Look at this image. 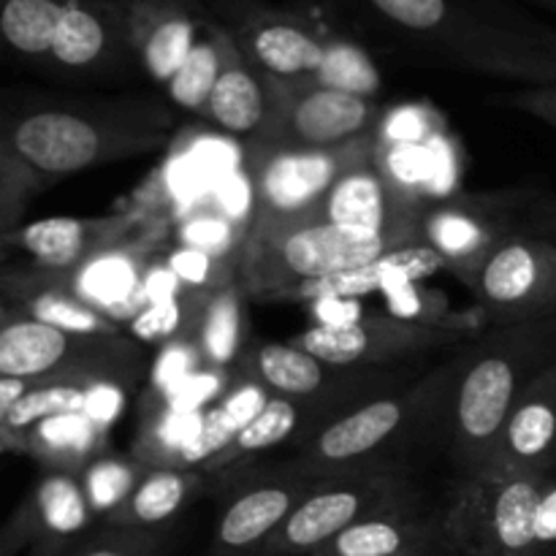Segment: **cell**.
<instances>
[{
  "mask_svg": "<svg viewBox=\"0 0 556 556\" xmlns=\"http://www.w3.org/2000/svg\"><path fill=\"white\" fill-rule=\"evenodd\" d=\"M378 155V134L340 147H291L253 141L244 144V168L253 182V226L307 217L337 179ZM250 226V228H253Z\"/></svg>",
  "mask_w": 556,
  "mask_h": 556,
  "instance_id": "obj_10",
  "label": "cell"
},
{
  "mask_svg": "<svg viewBox=\"0 0 556 556\" xmlns=\"http://www.w3.org/2000/svg\"><path fill=\"white\" fill-rule=\"evenodd\" d=\"M174 139V112L155 96L74 98L9 92L0 112V237L60 179Z\"/></svg>",
  "mask_w": 556,
  "mask_h": 556,
  "instance_id": "obj_1",
  "label": "cell"
},
{
  "mask_svg": "<svg viewBox=\"0 0 556 556\" xmlns=\"http://www.w3.org/2000/svg\"><path fill=\"white\" fill-rule=\"evenodd\" d=\"M155 255L152 239L139 231L125 242L101 250L76 269L63 271V275H54V271H43V275L65 291L85 299L87 304L101 309L125 329L136 315L144 313V275Z\"/></svg>",
  "mask_w": 556,
  "mask_h": 556,
  "instance_id": "obj_22",
  "label": "cell"
},
{
  "mask_svg": "<svg viewBox=\"0 0 556 556\" xmlns=\"http://www.w3.org/2000/svg\"><path fill=\"white\" fill-rule=\"evenodd\" d=\"M548 476L532 470H483L451 476L440 525L454 556H530L535 516Z\"/></svg>",
  "mask_w": 556,
  "mask_h": 556,
  "instance_id": "obj_7",
  "label": "cell"
},
{
  "mask_svg": "<svg viewBox=\"0 0 556 556\" xmlns=\"http://www.w3.org/2000/svg\"><path fill=\"white\" fill-rule=\"evenodd\" d=\"M438 445L451 476L492 467L500 438L532 383L556 364V313L525 324L486 329L459 348Z\"/></svg>",
  "mask_w": 556,
  "mask_h": 556,
  "instance_id": "obj_3",
  "label": "cell"
},
{
  "mask_svg": "<svg viewBox=\"0 0 556 556\" xmlns=\"http://www.w3.org/2000/svg\"><path fill=\"white\" fill-rule=\"evenodd\" d=\"M402 248L405 244L386 233L313 217L253 226L242 250L239 282L250 299L293 302L302 288L372 264Z\"/></svg>",
  "mask_w": 556,
  "mask_h": 556,
  "instance_id": "obj_5",
  "label": "cell"
},
{
  "mask_svg": "<svg viewBox=\"0 0 556 556\" xmlns=\"http://www.w3.org/2000/svg\"><path fill=\"white\" fill-rule=\"evenodd\" d=\"M416 367H340L329 364L291 342H255L237 372L258 380L271 396H345L369 402L391 394L421 378L427 369Z\"/></svg>",
  "mask_w": 556,
  "mask_h": 556,
  "instance_id": "obj_14",
  "label": "cell"
},
{
  "mask_svg": "<svg viewBox=\"0 0 556 556\" xmlns=\"http://www.w3.org/2000/svg\"><path fill=\"white\" fill-rule=\"evenodd\" d=\"M136 63L166 90L193 52L204 22V5L188 0H125Z\"/></svg>",
  "mask_w": 556,
  "mask_h": 556,
  "instance_id": "obj_24",
  "label": "cell"
},
{
  "mask_svg": "<svg viewBox=\"0 0 556 556\" xmlns=\"http://www.w3.org/2000/svg\"><path fill=\"white\" fill-rule=\"evenodd\" d=\"M172 546V530H112L98 525L74 541L30 548L27 556H168Z\"/></svg>",
  "mask_w": 556,
  "mask_h": 556,
  "instance_id": "obj_37",
  "label": "cell"
},
{
  "mask_svg": "<svg viewBox=\"0 0 556 556\" xmlns=\"http://www.w3.org/2000/svg\"><path fill=\"white\" fill-rule=\"evenodd\" d=\"M318 85L331 87V90L353 92V96L375 98L380 90V71L367 52L356 41L331 36L326 41V58L318 74L313 76Z\"/></svg>",
  "mask_w": 556,
  "mask_h": 556,
  "instance_id": "obj_41",
  "label": "cell"
},
{
  "mask_svg": "<svg viewBox=\"0 0 556 556\" xmlns=\"http://www.w3.org/2000/svg\"><path fill=\"white\" fill-rule=\"evenodd\" d=\"M514 239L556 244V195L546 190L456 193L424 210L421 244L432 248L462 282L492 250Z\"/></svg>",
  "mask_w": 556,
  "mask_h": 556,
  "instance_id": "obj_6",
  "label": "cell"
},
{
  "mask_svg": "<svg viewBox=\"0 0 556 556\" xmlns=\"http://www.w3.org/2000/svg\"><path fill=\"white\" fill-rule=\"evenodd\" d=\"M362 405L364 402L345 400V396H269L261 416L210 467H204V472L206 476H223V472L237 476L248 465V459L266 451L288 448L293 454L299 445L313 440L337 418Z\"/></svg>",
  "mask_w": 556,
  "mask_h": 556,
  "instance_id": "obj_21",
  "label": "cell"
},
{
  "mask_svg": "<svg viewBox=\"0 0 556 556\" xmlns=\"http://www.w3.org/2000/svg\"><path fill=\"white\" fill-rule=\"evenodd\" d=\"M320 472L291 456L288 462L250 476H231V492L226 494L212 527V556H250L280 530L288 516L324 483Z\"/></svg>",
  "mask_w": 556,
  "mask_h": 556,
  "instance_id": "obj_12",
  "label": "cell"
},
{
  "mask_svg": "<svg viewBox=\"0 0 556 556\" xmlns=\"http://www.w3.org/2000/svg\"><path fill=\"white\" fill-rule=\"evenodd\" d=\"M68 0H3L0 33L11 58L43 71Z\"/></svg>",
  "mask_w": 556,
  "mask_h": 556,
  "instance_id": "obj_35",
  "label": "cell"
},
{
  "mask_svg": "<svg viewBox=\"0 0 556 556\" xmlns=\"http://www.w3.org/2000/svg\"><path fill=\"white\" fill-rule=\"evenodd\" d=\"M250 556H258V554H250Z\"/></svg>",
  "mask_w": 556,
  "mask_h": 556,
  "instance_id": "obj_51",
  "label": "cell"
},
{
  "mask_svg": "<svg viewBox=\"0 0 556 556\" xmlns=\"http://www.w3.org/2000/svg\"><path fill=\"white\" fill-rule=\"evenodd\" d=\"M228 43H231V33L226 30V25L215 20H206L190 58L185 60L177 76L166 85V96L172 101V106L204 117L206 103H210L212 90H215V81L220 76L223 63H226Z\"/></svg>",
  "mask_w": 556,
  "mask_h": 556,
  "instance_id": "obj_36",
  "label": "cell"
},
{
  "mask_svg": "<svg viewBox=\"0 0 556 556\" xmlns=\"http://www.w3.org/2000/svg\"><path fill=\"white\" fill-rule=\"evenodd\" d=\"M188 3H195V5H204V0H188Z\"/></svg>",
  "mask_w": 556,
  "mask_h": 556,
  "instance_id": "obj_50",
  "label": "cell"
},
{
  "mask_svg": "<svg viewBox=\"0 0 556 556\" xmlns=\"http://www.w3.org/2000/svg\"><path fill=\"white\" fill-rule=\"evenodd\" d=\"M440 136V114L424 103L386 109L378 139L389 144H429Z\"/></svg>",
  "mask_w": 556,
  "mask_h": 556,
  "instance_id": "obj_44",
  "label": "cell"
},
{
  "mask_svg": "<svg viewBox=\"0 0 556 556\" xmlns=\"http://www.w3.org/2000/svg\"><path fill=\"white\" fill-rule=\"evenodd\" d=\"M204 413L139 402V432L130 445V456L144 467H182L190 445L199 438Z\"/></svg>",
  "mask_w": 556,
  "mask_h": 556,
  "instance_id": "obj_34",
  "label": "cell"
},
{
  "mask_svg": "<svg viewBox=\"0 0 556 556\" xmlns=\"http://www.w3.org/2000/svg\"><path fill=\"white\" fill-rule=\"evenodd\" d=\"M271 117V92L264 71L255 68L231 38L220 76L215 81L204 119H210L217 134L250 144L264 136Z\"/></svg>",
  "mask_w": 556,
  "mask_h": 556,
  "instance_id": "obj_27",
  "label": "cell"
},
{
  "mask_svg": "<svg viewBox=\"0 0 556 556\" xmlns=\"http://www.w3.org/2000/svg\"><path fill=\"white\" fill-rule=\"evenodd\" d=\"M223 14V25L239 52L264 74L275 79H313L324 65L329 33H320L304 14L269 9L255 0H237Z\"/></svg>",
  "mask_w": 556,
  "mask_h": 556,
  "instance_id": "obj_17",
  "label": "cell"
},
{
  "mask_svg": "<svg viewBox=\"0 0 556 556\" xmlns=\"http://www.w3.org/2000/svg\"><path fill=\"white\" fill-rule=\"evenodd\" d=\"M144 470L147 467L139 465L134 456H119L106 451L79 472L81 489L90 500V508L96 510L98 525L130 497Z\"/></svg>",
  "mask_w": 556,
  "mask_h": 556,
  "instance_id": "obj_40",
  "label": "cell"
},
{
  "mask_svg": "<svg viewBox=\"0 0 556 556\" xmlns=\"http://www.w3.org/2000/svg\"><path fill=\"white\" fill-rule=\"evenodd\" d=\"M98 527L76 472L43 470L36 486L20 500L0 532V556H16L25 548L58 546L87 535Z\"/></svg>",
  "mask_w": 556,
  "mask_h": 556,
  "instance_id": "obj_20",
  "label": "cell"
},
{
  "mask_svg": "<svg viewBox=\"0 0 556 556\" xmlns=\"http://www.w3.org/2000/svg\"><path fill=\"white\" fill-rule=\"evenodd\" d=\"M269 391L258 383L250 375L237 372L233 375L231 386H228L226 394L204 413V424H201V432L195 438V443L190 445L188 456H185L182 467H193V470H204L210 467L255 418L261 416V410L269 402Z\"/></svg>",
  "mask_w": 556,
  "mask_h": 556,
  "instance_id": "obj_32",
  "label": "cell"
},
{
  "mask_svg": "<svg viewBox=\"0 0 556 556\" xmlns=\"http://www.w3.org/2000/svg\"><path fill=\"white\" fill-rule=\"evenodd\" d=\"M3 307L16 309L33 320L87 337H119L123 326L87 304L76 293L49 280L41 269H5Z\"/></svg>",
  "mask_w": 556,
  "mask_h": 556,
  "instance_id": "obj_28",
  "label": "cell"
},
{
  "mask_svg": "<svg viewBox=\"0 0 556 556\" xmlns=\"http://www.w3.org/2000/svg\"><path fill=\"white\" fill-rule=\"evenodd\" d=\"M248 233L250 226L223 215L215 206H199L174 217V242L237 264H242Z\"/></svg>",
  "mask_w": 556,
  "mask_h": 556,
  "instance_id": "obj_39",
  "label": "cell"
},
{
  "mask_svg": "<svg viewBox=\"0 0 556 556\" xmlns=\"http://www.w3.org/2000/svg\"><path fill=\"white\" fill-rule=\"evenodd\" d=\"M489 470H532L556 476V364L521 396Z\"/></svg>",
  "mask_w": 556,
  "mask_h": 556,
  "instance_id": "obj_26",
  "label": "cell"
},
{
  "mask_svg": "<svg viewBox=\"0 0 556 556\" xmlns=\"http://www.w3.org/2000/svg\"><path fill=\"white\" fill-rule=\"evenodd\" d=\"M483 324H416L396 315H367L353 320H324L291 337V345L340 367H416L434 353H454L478 334Z\"/></svg>",
  "mask_w": 556,
  "mask_h": 556,
  "instance_id": "obj_11",
  "label": "cell"
},
{
  "mask_svg": "<svg viewBox=\"0 0 556 556\" xmlns=\"http://www.w3.org/2000/svg\"><path fill=\"white\" fill-rule=\"evenodd\" d=\"M144 367H150L144 345L128 334H74L3 307L0 378H101L134 386Z\"/></svg>",
  "mask_w": 556,
  "mask_h": 556,
  "instance_id": "obj_9",
  "label": "cell"
},
{
  "mask_svg": "<svg viewBox=\"0 0 556 556\" xmlns=\"http://www.w3.org/2000/svg\"><path fill=\"white\" fill-rule=\"evenodd\" d=\"M139 231V215L130 212L101 217H47L30 226H16L3 237V248L27 255L33 269L63 275Z\"/></svg>",
  "mask_w": 556,
  "mask_h": 556,
  "instance_id": "obj_23",
  "label": "cell"
},
{
  "mask_svg": "<svg viewBox=\"0 0 556 556\" xmlns=\"http://www.w3.org/2000/svg\"><path fill=\"white\" fill-rule=\"evenodd\" d=\"M130 386L101 378H0V443H11L43 418L85 413L112 427L128 402Z\"/></svg>",
  "mask_w": 556,
  "mask_h": 556,
  "instance_id": "obj_18",
  "label": "cell"
},
{
  "mask_svg": "<svg viewBox=\"0 0 556 556\" xmlns=\"http://www.w3.org/2000/svg\"><path fill=\"white\" fill-rule=\"evenodd\" d=\"M309 556H454L440 525L438 500L386 510L348 527Z\"/></svg>",
  "mask_w": 556,
  "mask_h": 556,
  "instance_id": "obj_25",
  "label": "cell"
},
{
  "mask_svg": "<svg viewBox=\"0 0 556 556\" xmlns=\"http://www.w3.org/2000/svg\"><path fill=\"white\" fill-rule=\"evenodd\" d=\"M271 117L258 141L291 147H340L380 130L386 109L375 98L331 90L315 79H275ZM253 144V141H250Z\"/></svg>",
  "mask_w": 556,
  "mask_h": 556,
  "instance_id": "obj_13",
  "label": "cell"
},
{
  "mask_svg": "<svg viewBox=\"0 0 556 556\" xmlns=\"http://www.w3.org/2000/svg\"><path fill=\"white\" fill-rule=\"evenodd\" d=\"M427 206L429 204L396 188L372 157L342 174L307 217L386 233L405 248H416L421 244V217Z\"/></svg>",
  "mask_w": 556,
  "mask_h": 556,
  "instance_id": "obj_19",
  "label": "cell"
},
{
  "mask_svg": "<svg viewBox=\"0 0 556 556\" xmlns=\"http://www.w3.org/2000/svg\"><path fill=\"white\" fill-rule=\"evenodd\" d=\"M204 367L206 364L195 337L166 342V345L155 348V356H152L150 369H147L144 394H163V391L174 389L179 380L190 378V375Z\"/></svg>",
  "mask_w": 556,
  "mask_h": 556,
  "instance_id": "obj_43",
  "label": "cell"
},
{
  "mask_svg": "<svg viewBox=\"0 0 556 556\" xmlns=\"http://www.w3.org/2000/svg\"><path fill=\"white\" fill-rule=\"evenodd\" d=\"M248 299L242 282L210 293L195 329V342L206 367L237 372L239 362L250 351Z\"/></svg>",
  "mask_w": 556,
  "mask_h": 556,
  "instance_id": "obj_33",
  "label": "cell"
},
{
  "mask_svg": "<svg viewBox=\"0 0 556 556\" xmlns=\"http://www.w3.org/2000/svg\"><path fill=\"white\" fill-rule=\"evenodd\" d=\"M109 429L85 413L43 418L11 443H0L5 454L33 456L43 470H65L79 476L92 459L106 454Z\"/></svg>",
  "mask_w": 556,
  "mask_h": 556,
  "instance_id": "obj_31",
  "label": "cell"
},
{
  "mask_svg": "<svg viewBox=\"0 0 556 556\" xmlns=\"http://www.w3.org/2000/svg\"><path fill=\"white\" fill-rule=\"evenodd\" d=\"M429 500L410 465H380L326 478L286 525L258 548V556H309L348 527L386 510Z\"/></svg>",
  "mask_w": 556,
  "mask_h": 556,
  "instance_id": "obj_8",
  "label": "cell"
},
{
  "mask_svg": "<svg viewBox=\"0 0 556 556\" xmlns=\"http://www.w3.org/2000/svg\"><path fill=\"white\" fill-rule=\"evenodd\" d=\"M130 65L139 63L125 0H68L43 71L68 81H106Z\"/></svg>",
  "mask_w": 556,
  "mask_h": 556,
  "instance_id": "obj_16",
  "label": "cell"
},
{
  "mask_svg": "<svg viewBox=\"0 0 556 556\" xmlns=\"http://www.w3.org/2000/svg\"><path fill=\"white\" fill-rule=\"evenodd\" d=\"M519 3L532 5V9L546 11V14H554L556 16V0H519Z\"/></svg>",
  "mask_w": 556,
  "mask_h": 556,
  "instance_id": "obj_48",
  "label": "cell"
},
{
  "mask_svg": "<svg viewBox=\"0 0 556 556\" xmlns=\"http://www.w3.org/2000/svg\"><path fill=\"white\" fill-rule=\"evenodd\" d=\"M445 269V261L434 253L427 244H416V248H402L394 253H386L383 258L364 264L358 269L342 271V275L326 277V280L313 282V286L302 288L293 296V302H313V299H358L367 293H389L410 282H424L434 277L438 271Z\"/></svg>",
  "mask_w": 556,
  "mask_h": 556,
  "instance_id": "obj_30",
  "label": "cell"
},
{
  "mask_svg": "<svg viewBox=\"0 0 556 556\" xmlns=\"http://www.w3.org/2000/svg\"><path fill=\"white\" fill-rule=\"evenodd\" d=\"M530 556H556V476H548L535 516V541Z\"/></svg>",
  "mask_w": 556,
  "mask_h": 556,
  "instance_id": "obj_47",
  "label": "cell"
},
{
  "mask_svg": "<svg viewBox=\"0 0 556 556\" xmlns=\"http://www.w3.org/2000/svg\"><path fill=\"white\" fill-rule=\"evenodd\" d=\"M217 3L223 5V9H226V5H231V3H237V0H217Z\"/></svg>",
  "mask_w": 556,
  "mask_h": 556,
  "instance_id": "obj_49",
  "label": "cell"
},
{
  "mask_svg": "<svg viewBox=\"0 0 556 556\" xmlns=\"http://www.w3.org/2000/svg\"><path fill=\"white\" fill-rule=\"evenodd\" d=\"M166 264L172 266L174 275L179 277L185 291L193 293H215L220 288L239 282V264L237 261L217 258V255L201 253V250L185 248L174 242L168 253H163Z\"/></svg>",
  "mask_w": 556,
  "mask_h": 556,
  "instance_id": "obj_42",
  "label": "cell"
},
{
  "mask_svg": "<svg viewBox=\"0 0 556 556\" xmlns=\"http://www.w3.org/2000/svg\"><path fill=\"white\" fill-rule=\"evenodd\" d=\"M204 470L193 467H147L130 497L101 521L112 530H172L174 521L204 492Z\"/></svg>",
  "mask_w": 556,
  "mask_h": 556,
  "instance_id": "obj_29",
  "label": "cell"
},
{
  "mask_svg": "<svg viewBox=\"0 0 556 556\" xmlns=\"http://www.w3.org/2000/svg\"><path fill=\"white\" fill-rule=\"evenodd\" d=\"M386 299H389V315H396L402 320H416V324H451V320H443V315L434 309L432 293L424 291L421 282H410V286L389 291Z\"/></svg>",
  "mask_w": 556,
  "mask_h": 556,
  "instance_id": "obj_45",
  "label": "cell"
},
{
  "mask_svg": "<svg viewBox=\"0 0 556 556\" xmlns=\"http://www.w3.org/2000/svg\"><path fill=\"white\" fill-rule=\"evenodd\" d=\"M459 351L429 367L421 378L391 394L375 396L337 418L293 451L299 462L324 478L362 467L407 465L418 445H438L448 389L454 383Z\"/></svg>",
  "mask_w": 556,
  "mask_h": 556,
  "instance_id": "obj_4",
  "label": "cell"
},
{
  "mask_svg": "<svg viewBox=\"0 0 556 556\" xmlns=\"http://www.w3.org/2000/svg\"><path fill=\"white\" fill-rule=\"evenodd\" d=\"M503 103L556 128V85L521 87V90L503 96Z\"/></svg>",
  "mask_w": 556,
  "mask_h": 556,
  "instance_id": "obj_46",
  "label": "cell"
},
{
  "mask_svg": "<svg viewBox=\"0 0 556 556\" xmlns=\"http://www.w3.org/2000/svg\"><path fill=\"white\" fill-rule=\"evenodd\" d=\"M434 63L527 87L556 85V25L519 0H356Z\"/></svg>",
  "mask_w": 556,
  "mask_h": 556,
  "instance_id": "obj_2",
  "label": "cell"
},
{
  "mask_svg": "<svg viewBox=\"0 0 556 556\" xmlns=\"http://www.w3.org/2000/svg\"><path fill=\"white\" fill-rule=\"evenodd\" d=\"M486 329L525 324L556 313V244L514 239L486 255L465 282Z\"/></svg>",
  "mask_w": 556,
  "mask_h": 556,
  "instance_id": "obj_15",
  "label": "cell"
},
{
  "mask_svg": "<svg viewBox=\"0 0 556 556\" xmlns=\"http://www.w3.org/2000/svg\"><path fill=\"white\" fill-rule=\"evenodd\" d=\"M206 299H210V293L193 291H182L179 296L163 299V302L152 304L144 313L136 315V318L125 326V334H128L130 340L139 342V345L152 348L182 340V337H195Z\"/></svg>",
  "mask_w": 556,
  "mask_h": 556,
  "instance_id": "obj_38",
  "label": "cell"
}]
</instances>
